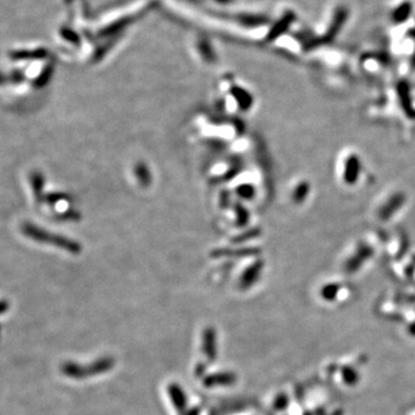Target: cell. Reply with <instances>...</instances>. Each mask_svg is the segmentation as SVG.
I'll return each instance as SVG.
<instances>
[{"label": "cell", "instance_id": "1", "mask_svg": "<svg viewBox=\"0 0 415 415\" xmlns=\"http://www.w3.org/2000/svg\"><path fill=\"white\" fill-rule=\"evenodd\" d=\"M349 12L347 7L345 6H339L335 8L333 15H332V20L330 24H329L327 31H325L323 38H322V42L323 43H329V42H332L337 37V35L340 33L342 27L345 26L346 21L348 19Z\"/></svg>", "mask_w": 415, "mask_h": 415}, {"label": "cell", "instance_id": "2", "mask_svg": "<svg viewBox=\"0 0 415 415\" xmlns=\"http://www.w3.org/2000/svg\"><path fill=\"white\" fill-rule=\"evenodd\" d=\"M360 172H361V161L356 155H349L345 162L342 179L347 185L352 186L358 181Z\"/></svg>", "mask_w": 415, "mask_h": 415}, {"label": "cell", "instance_id": "3", "mask_svg": "<svg viewBox=\"0 0 415 415\" xmlns=\"http://www.w3.org/2000/svg\"><path fill=\"white\" fill-rule=\"evenodd\" d=\"M397 91H398V97H399L400 105L403 107L405 114L411 119H414L415 118V109L413 106V103H412V96H411V90L410 86H408L407 82L401 81L398 83L397 85Z\"/></svg>", "mask_w": 415, "mask_h": 415}, {"label": "cell", "instance_id": "4", "mask_svg": "<svg viewBox=\"0 0 415 415\" xmlns=\"http://www.w3.org/2000/svg\"><path fill=\"white\" fill-rule=\"evenodd\" d=\"M373 254V249L369 246H361L358 248V250L354 252V255L346 262L345 269L347 272H354L361 266L367 259H368Z\"/></svg>", "mask_w": 415, "mask_h": 415}, {"label": "cell", "instance_id": "5", "mask_svg": "<svg viewBox=\"0 0 415 415\" xmlns=\"http://www.w3.org/2000/svg\"><path fill=\"white\" fill-rule=\"evenodd\" d=\"M405 202V196L401 193L394 194L393 196H391L389 201L384 204V206L380 208L379 210V217L380 219L386 220L393 216L394 213L397 212L398 210L403 207Z\"/></svg>", "mask_w": 415, "mask_h": 415}, {"label": "cell", "instance_id": "6", "mask_svg": "<svg viewBox=\"0 0 415 415\" xmlns=\"http://www.w3.org/2000/svg\"><path fill=\"white\" fill-rule=\"evenodd\" d=\"M295 14L293 12H287L285 15H284L282 19L278 21V23H276V26L273 27V29L271 30V33H270L269 37L271 38V40H275L279 36V35H282L283 33H285V31L289 29L290 24L293 23V21L295 20Z\"/></svg>", "mask_w": 415, "mask_h": 415}, {"label": "cell", "instance_id": "7", "mask_svg": "<svg viewBox=\"0 0 415 415\" xmlns=\"http://www.w3.org/2000/svg\"><path fill=\"white\" fill-rule=\"evenodd\" d=\"M412 12H413V5L410 1H405L393 9L392 14H391V19L394 23H403L408 20Z\"/></svg>", "mask_w": 415, "mask_h": 415}, {"label": "cell", "instance_id": "8", "mask_svg": "<svg viewBox=\"0 0 415 415\" xmlns=\"http://www.w3.org/2000/svg\"><path fill=\"white\" fill-rule=\"evenodd\" d=\"M340 290V285L337 283H329L322 287L320 290V296L323 301L327 302H334L338 297V293Z\"/></svg>", "mask_w": 415, "mask_h": 415}, {"label": "cell", "instance_id": "9", "mask_svg": "<svg viewBox=\"0 0 415 415\" xmlns=\"http://www.w3.org/2000/svg\"><path fill=\"white\" fill-rule=\"evenodd\" d=\"M308 194H309V185H308V182H301L296 187L295 190H294V201H296L297 203L302 202L303 200H306Z\"/></svg>", "mask_w": 415, "mask_h": 415}]
</instances>
